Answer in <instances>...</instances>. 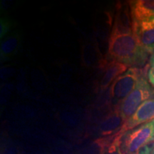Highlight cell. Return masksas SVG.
Instances as JSON below:
<instances>
[{"label": "cell", "instance_id": "12", "mask_svg": "<svg viewBox=\"0 0 154 154\" xmlns=\"http://www.w3.org/2000/svg\"><path fill=\"white\" fill-rule=\"evenodd\" d=\"M17 40L15 38H10L7 40V42H5L2 45V54H10L11 51H13L14 50V48L16 47L17 45Z\"/></svg>", "mask_w": 154, "mask_h": 154}, {"label": "cell", "instance_id": "14", "mask_svg": "<svg viewBox=\"0 0 154 154\" xmlns=\"http://www.w3.org/2000/svg\"><path fill=\"white\" fill-rule=\"evenodd\" d=\"M154 146V142L153 143L149 144V145L146 146L145 147H143V149H141L138 151V153L136 154H151L152 150L153 149Z\"/></svg>", "mask_w": 154, "mask_h": 154}, {"label": "cell", "instance_id": "5", "mask_svg": "<svg viewBox=\"0 0 154 154\" xmlns=\"http://www.w3.org/2000/svg\"><path fill=\"white\" fill-rule=\"evenodd\" d=\"M154 119V97L144 101L136 109L135 113L128 120L125 121L121 130L117 133L124 134L128 131L132 130L140 125L146 124Z\"/></svg>", "mask_w": 154, "mask_h": 154}, {"label": "cell", "instance_id": "3", "mask_svg": "<svg viewBox=\"0 0 154 154\" xmlns=\"http://www.w3.org/2000/svg\"><path fill=\"white\" fill-rule=\"evenodd\" d=\"M154 142V119L124 133L121 149L124 154H136L146 146Z\"/></svg>", "mask_w": 154, "mask_h": 154}, {"label": "cell", "instance_id": "4", "mask_svg": "<svg viewBox=\"0 0 154 154\" xmlns=\"http://www.w3.org/2000/svg\"><path fill=\"white\" fill-rule=\"evenodd\" d=\"M147 78L146 75L142 76L134 89L119 106L118 109L124 123L134 114L140 104L154 95V90Z\"/></svg>", "mask_w": 154, "mask_h": 154}, {"label": "cell", "instance_id": "15", "mask_svg": "<svg viewBox=\"0 0 154 154\" xmlns=\"http://www.w3.org/2000/svg\"><path fill=\"white\" fill-rule=\"evenodd\" d=\"M151 154H154V146H153V150H152Z\"/></svg>", "mask_w": 154, "mask_h": 154}, {"label": "cell", "instance_id": "6", "mask_svg": "<svg viewBox=\"0 0 154 154\" xmlns=\"http://www.w3.org/2000/svg\"><path fill=\"white\" fill-rule=\"evenodd\" d=\"M111 33L116 34H133V21L128 2H119L116 9Z\"/></svg>", "mask_w": 154, "mask_h": 154}, {"label": "cell", "instance_id": "7", "mask_svg": "<svg viewBox=\"0 0 154 154\" xmlns=\"http://www.w3.org/2000/svg\"><path fill=\"white\" fill-rule=\"evenodd\" d=\"M134 35L141 47L149 54L154 53V19L141 22H133Z\"/></svg>", "mask_w": 154, "mask_h": 154}, {"label": "cell", "instance_id": "10", "mask_svg": "<svg viewBox=\"0 0 154 154\" xmlns=\"http://www.w3.org/2000/svg\"><path fill=\"white\" fill-rule=\"evenodd\" d=\"M124 124V121L121 118L118 107L113 108L111 112L102 123V132L104 135L116 134L121 130Z\"/></svg>", "mask_w": 154, "mask_h": 154}, {"label": "cell", "instance_id": "9", "mask_svg": "<svg viewBox=\"0 0 154 154\" xmlns=\"http://www.w3.org/2000/svg\"><path fill=\"white\" fill-rule=\"evenodd\" d=\"M133 22L154 19V0H133L128 2Z\"/></svg>", "mask_w": 154, "mask_h": 154}, {"label": "cell", "instance_id": "11", "mask_svg": "<svg viewBox=\"0 0 154 154\" xmlns=\"http://www.w3.org/2000/svg\"><path fill=\"white\" fill-rule=\"evenodd\" d=\"M124 134H116L100 139L99 154H124L121 149V138Z\"/></svg>", "mask_w": 154, "mask_h": 154}, {"label": "cell", "instance_id": "2", "mask_svg": "<svg viewBox=\"0 0 154 154\" xmlns=\"http://www.w3.org/2000/svg\"><path fill=\"white\" fill-rule=\"evenodd\" d=\"M149 64L143 68L130 67L111 84L110 96L113 108L119 107L121 101L134 89L142 76L146 75Z\"/></svg>", "mask_w": 154, "mask_h": 154}, {"label": "cell", "instance_id": "1", "mask_svg": "<svg viewBox=\"0 0 154 154\" xmlns=\"http://www.w3.org/2000/svg\"><path fill=\"white\" fill-rule=\"evenodd\" d=\"M108 54L111 60L118 61L130 67L136 68L146 66L150 55L138 43L134 33H111Z\"/></svg>", "mask_w": 154, "mask_h": 154}, {"label": "cell", "instance_id": "8", "mask_svg": "<svg viewBox=\"0 0 154 154\" xmlns=\"http://www.w3.org/2000/svg\"><path fill=\"white\" fill-rule=\"evenodd\" d=\"M102 67L104 69L101 79L99 84V88L103 90L114 82L116 79L126 72L128 66L125 63L116 60H106L102 63Z\"/></svg>", "mask_w": 154, "mask_h": 154}, {"label": "cell", "instance_id": "13", "mask_svg": "<svg viewBox=\"0 0 154 154\" xmlns=\"http://www.w3.org/2000/svg\"><path fill=\"white\" fill-rule=\"evenodd\" d=\"M148 80L152 87L154 88V53L152 54L150 58L148 69Z\"/></svg>", "mask_w": 154, "mask_h": 154}]
</instances>
